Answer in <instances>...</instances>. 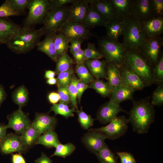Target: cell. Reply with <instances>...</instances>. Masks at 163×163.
<instances>
[{
    "instance_id": "cell-34",
    "label": "cell",
    "mask_w": 163,
    "mask_h": 163,
    "mask_svg": "<svg viewBox=\"0 0 163 163\" xmlns=\"http://www.w3.org/2000/svg\"><path fill=\"white\" fill-rule=\"evenodd\" d=\"M56 34L54 43L58 59L66 53L69 47V43L67 39L59 32Z\"/></svg>"
},
{
    "instance_id": "cell-17",
    "label": "cell",
    "mask_w": 163,
    "mask_h": 163,
    "mask_svg": "<svg viewBox=\"0 0 163 163\" xmlns=\"http://www.w3.org/2000/svg\"><path fill=\"white\" fill-rule=\"evenodd\" d=\"M121 83L134 91L142 90L145 85L139 76L125 65L119 68Z\"/></svg>"
},
{
    "instance_id": "cell-9",
    "label": "cell",
    "mask_w": 163,
    "mask_h": 163,
    "mask_svg": "<svg viewBox=\"0 0 163 163\" xmlns=\"http://www.w3.org/2000/svg\"><path fill=\"white\" fill-rule=\"evenodd\" d=\"M162 45V40L159 36L146 37L138 50L151 66H155L159 59Z\"/></svg>"
},
{
    "instance_id": "cell-31",
    "label": "cell",
    "mask_w": 163,
    "mask_h": 163,
    "mask_svg": "<svg viewBox=\"0 0 163 163\" xmlns=\"http://www.w3.org/2000/svg\"><path fill=\"white\" fill-rule=\"evenodd\" d=\"M12 98L19 108L25 106L28 101L29 94L25 86L23 85L16 88L12 94Z\"/></svg>"
},
{
    "instance_id": "cell-7",
    "label": "cell",
    "mask_w": 163,
    "mask_h": 163,
    "mask_svg": "<svg viewBox=\"0 0 163 163\" xmlns=\"http://www.w3.org/2000/svg\"><path fill=\"white\" fill-rule=\"evenodd\" d=\"M68 8L64 6L51 10L43 21L42 28L45 34L56 33L63 24L67 21Z\"/></svg>"
},
{
    "instance_id": "cell-50",
    "label": "cell",
    "mask_w": 163,
    "mask_h": 163,
    "mask_svg": "<svg viewBox=\"0 0 163 163\" xmlns=\"http://www.w3.org/2000/svg\"><path fill=\"white\" fill-rule=\"evenodd\" d=\"M76 86L78 91L77 98L78 102L80 103L83 92L88 88L89 85L79 79Z\"/></svg>"
},
{
    "instance_id": "cell-32",
    "label": "cell",
    "mask_w": 163,
    "mask_h": 163,
    "mask_svg": "<svg viewBox=\"0 0 163 163\" xmlns=\"http://www.w3.org/2000/svg\"><path fill=\"white\" fill-rule=\"evenodd\" d=\"M96 155L100 163H117V157L106 144Z\"/></svg>"
},
{
    "instance_id": "cell-38",
    "label": "cell",
    "mask_w": 163,
    "mask_h": 163,
    "mask_svg": "<svg viewBox=\"0 0 163 163\" xmlns=\"http://www.w3.org/2000/svg\"><path fill=\"white\" fill-rule=\"evenodd\" d=\"M56 63L55 72L56 74L58 75L71 68L73 61L67 53H66L59 58Z\"/></svg>"
},
{
    "instance_id": "cell-43",
    "label": "cell",
    "mask_w": 163,
    "mask_h": 163,
    "mask_svg": "<svg viewBox=\"0 0 163 163\" xmlns=\"http://www.w3.org/2000/svg\"><path fill=\"white\" fill-rule=\"evenodd\" d=\"M73 73L74 71L72 68L67 71L59 73L56 78L58 87L69 85Z\"/></svg>"
},
{
    "instance_id": "cell-27",
    "label": "cell",
    "mask_w": 163,
    "mask_h": 163,
    "mask_svg": "<svg viewBox=\"0 0 163 163\" xmlns=\"http://www.w3.org/2000/svg\"><path fill=\"white\" fill-rule=\"evenodd\" d=\"M110 1L115 11L117 17L123 19L132 13L133 1L111 0Z\"/></svg>"
},
{
    "instance_id": "cell-28",
    "label": "cell",
    "mask_w": 163,
    "mask_h": 163,
    "mask_svg": "<svg viewBox=\"0 0 163 163\" xmlns=\"http://www.w3.org/2000/svg\"><path fill=\"white\" fill-rule=\"evenodd\" d=\"M20 136L23 143L28 149L36 145L40 135L31 124Z\"/></svg>"
},
{
    "instance_id": "cell-29",
    "label": "cell",
    "mask_w": 163,
    "mask_h": 163,
    "mask_svg": "<svg viewBox=\"0 0 163 163\" xmlns=\"http://www.w3.org/2000/svg\"><path fill=\"white\" fill-rule=\"evenodd\" d=\"M60 142L57 135L53 130L48 131L41 135L36 144L43 145L48 148L55 147Z\"/></svg>"
},
{
    "instance_id": "cell-4",
    "label": "cell",
    "mask_w": 163,
    "mask_h": 163,
    "mask_svg": "<svg viewBox=\"0 0 163 163\" xmlns=\"http://www.w3.org/2000/svg\"><path fill=\"white\" fill-rule=\"evenodd\" d=\"M123 43L126 50H138L146 38L140 20L131 13L123 19Z\"/></svg>"
},
{
    "instance_id": "cell-21",
    "label": "cell",
    "mask_w": 163,
    "mask_h": 163,
    "mask_svg": "<svg viewBox=\"0 0 163 163\" xmlns=\"http://www.w3.org/2000/svg\"><path fill=\"white\" fill-rule=\"evenodd\" d=\"M90 4H91L108 22L117 17L110 0H91Z\"/></svg>"
},
{
    "instance_id": "cell-36",
    "label": "cell",
    "mask_w": 163,
    "mask_h": 163,
    "mask_svg": "<svg viewBox=\"0 0 163 163\" xmlns=\"http://www.w3.org/2000/svg\"><path fill=\"white\" fill-rule=\"evenodd\" d=\"M55 148V150L51 157L56 156L65 158L70 155L76 149L75 146L71 142L64 144L60 143Z\"/></svg>"
},
{
    "instance_id": "cell-13",
    "label": "cell",
    "mask_w": 163,
    "mask_h": 163,
    "mask_svg": "<svg viewBox=\"0 0 163 163\" xmlns=\"http://www.w3.org/2000/svg\"><path fill=\"white\" fill-rule=\"evenodd\" d=\"M106 136L101 133L90 129L81 138V142L90 152L96 155L105 144Z\"/></svg>"
},
{
    "instance_id": "cell-44",
    "label": "cell",
    "mask_w": 163,
    "mask_h": 163,
    "mask_svg": "<svg viewBox=\"0 0 163 163\" xmlns=\"http://www.w3.org/2000/svg\"><path fill=\"white\" fill-rule=\"evenodd\" d=\"M21 14L15 11L11 6L9 0H6L0 6V18L18 16Z\"/></svg>"
},
{
    "instance_id": "cell-1",
    "label": "cell",
    "mask_w": 163,
    "mask_h": 163,
    "mask_svg": "<svg viewBox=\"0 0 163 163\" xmlns=\"http://www.w3.org/2000/svg\"><path fill=\"white\" fill-rule=\"evenodd\" d=\"M129 114V122L132 124L133 131L139 134L147 133L155 121V109L147 98L134 102Z\"/></svg>"
},
{
    "instance_id": "cell-49",
    "label": "cell",
    "mask_w": 163,
    "mask_h": 163,
    "mask_svg": "<svg viewBox=\"0 0 163 163\" xmlns=\"http://www.w3.org/2000/svg\"><path fill=\"white\" fill-rule=\"evenodd\" d=\"M120 160L121 163H136L133 156L130 153L120 152L117 153Z\"/></svg>"
},
{
    "instance_id": "cell-35",
    "label": "cell",
    "mask_w": 163,
    "mask_h": 163,
    "mask_svg": "<svg viewBox=\"0 0 163 163\" xmlns=\"http://www.w3.org/2000/svg\"><path fill=\"white\" fill-rule=\"evenodd\" d=\"M76 109L73 107L70 108L67 104L60 102L58 104H53L51 107L50 111L53 112L55 115L59 114L66 118L73 117Z\"/></svg>"
},
{
    "instance_id": "cell-58",
    "label": "cell",
    "mask_w": 163,
    "mask_h": 163,
    "mask_svg": "<svg viewBox=\"0 0 163 163\" xmlns=\"http://www.w3.org/2000/svg\"><path fill=\"white\" fill-rule=\"evenodd\" d=\"M7 128L3 123H0V140L6 135Z\"/></svg>"
},
{
    "instance_id": "cell-41",
    "label": "cell",
    "mask_w": 163,
    "mask_h": 163,
    "mask_svg": "<svg viewBox=\"0 0 163 163\" xmlns=\"http://www.w3.org/2000/svg\"><path fill=\"white\" fill-rule=\"evenodd\" d=\"M76 112L78 116V120L82 127L84 129H88L94 124V119L90 115L84 111L82 107Z\"/></svg>"
},
{
    "instance_id": "cell-23",
    "label": "cell",
    "mask_w": 163,
    "mask_h": 163,
    "mask_svg": "<svg viewBox=\"0 0 163 163\" xmlns=\"http://www.w3.org/2000/svg\"><path fill=\"white\" fill-rule=\"evenodd\" d=\"M56 33L46 35L44 39L39 42L37 46L38 50L44 53L56 62L58 59L54 41Z\"/></svg>"
},
{
    "instance_id": "cell-47",
    "label": "cell",
    "mask_w": 163,
    "mask_h": 163,
    "mask_svg": "<svg viewBox=\"0 0 163 163\" xmlns=\"http://www.w3.org/2000/svg\"><path fill=\"white\" fill-rule=\"evenodd\" d=\"M68 85L58 87L57 93L59 96L60 102L67 104H69L71 102L68 90Z\"/></svg>"
},
{
    "instance_id": "cell-5",
    "label": "cell",
    "mask_w": 163,
    "mask_h": 163,
    "mask_svg": "<svg viewBox=\"0 0 163 163\" xmlns=\"http://www.w3.org/2000/svg\"><path fill=\"white\" fill-rule=\"evenodd\" d=\"M99 45L104 57L109 64L118 68L124 65L126 50L118 40L108 38L100 40Z\"/></svg>"
},
{
    "instance_id": "cell-48",
    "label": "cell",
    "mask_w": 163,
    "mask_h": 163,
    "mask_svg": "<svg viewBox=\"0 0 163 163\" xmlns=\"http://www.w3.org/2000/svg\"><path fill=\"white\" fill-rule=\"evenodd\" d=\"M153 12L154 17H162L163 14V0H151Z\"/></svg>"
},
{
    "instance_id": "cell-15",
    "label": "cell",
    "mask_w": 163,
    "mask_h": 163,
    "mask_svg": "<svg viewBox=\"0 0 163 163\" xmlns=\"http://www.w3.org/2000/svg\"><path fill=\"white\" fill-rule=\"evenodd\" d=\"M57 120L53 116L44 113H36L31 125L39 134L50 130H54L57 124Z\"/></svg>"
},
{
    "instance_id": "cell-24",
    "label": "cell",
    "mask_w": 163,
    "mask_h": 163,
    "mask_svg": "<svg viewBox=\"0 0 163 163\" xmlns=\"http://www.w3.org/2000/svg\"><path fill=\"white\" fill-rule=\"evenodd\" d=\"M134 92L132 89L123 85H118L112 89L110 101L120 104L124 101L131 99Z\"/></svg>"
},
{
    "instance_id": "cell-46",
    "label": "cell",
    "mask_w": 163,
    "mask_h": 163,
    "mask_svg": "<svg viewBox=\"0 0 163 163\" xmlns=\"http://www.w3.org/2000/svg\"><path fill=\"white\" fill-rule=\"evenodd\" d=\"M9 1L13 8L21 14L27 7L30 0H9Z\"/></svg>"
},
{
    "instance_id": "cell-42",
    "label": "cell",
    "mask_w": 163,
    "mask_h": 163,
    "mask_svg": "<svg viewBox=\"0 0 163 163\" xmlns=\"http://www.w3.org/2000/svg\"><path fill=\"white\" fill-rule=\"evenodd\" d=\"M154 83L161 84L163 81V56L161 55L152 69Z\"/></svg>"
},
{
    "instance_id": "cell-55",
    "label": "cell",
    "mask_w": 163,
    "mask_h": 163,
    "mask_svg": "<svg viewBox=\"0 0 163 163\" xmlns=\"http://www.w3.org/2000/svg\"><path fill=\"white\" fill-rule=\"evenodd\" d=\"M48 98L50 102L53 104H57L59 101V97L58 93L55 92L50 93L48 95Z\"/></svg>"
},
{
    "instance_id": "cell-60",
    "label": "cell",
    "mask_w": 163,
    "mask_h": 163,
    "mask_svg": "<svg viewBox=\"0 0 163 163\" xmlns=\"http://www.w3.org/2000/svg\"><path fill=\"white\" fill-rule=\"evenodd\" d=\"M46 82L50 85H54L57 83V79L54 78L48 79Z\"/></svg>"
},
{
    "instance_id": "cell-40",
    "label": "cell",
    "mask_w": 163,
    "mask_h": 163,
    "mask_svg": "<svg viewBox=\"0 0 163 163\" xmlns=\"http://www.w3.org/2000/svg\"><path fill=\"white\" fill-rule=\"evenodd\" d=\"M79 80L74 75H72L71 82L68 86V90L71 100V102L73 107L76 110L78 109L77 98V84Z\"/></svg>"
},
{
    "instance_id": "cell-14",
    "label": "cell",
    "mask_w": 163,
    "mask_h": 163,
    "mask_svg": "<svg viewBox=\"0 0 163 163\" xmlns=\"http://www.w3.org/2000/svg\"><path fill=\"white\" fill-rule=\"evenodd\" d=\"M121 112H126L119 104L109 101L102 105L99 109L96 115L97 120L103 124L109 123L117 117Z\"/></svg>"
},
{
    "instance_id": "cell-53",
    "label": "cell",
    "mask_w": 163,
    "mask_h": 163,
    "mask_svg": "<svg viewBox=\"0 0 163 163\" xmlns=\"http://www.w3.org/2000/svg\"><path fill=\"white\" fill-rule=\"evenodd\" d=\"M77 64L84 62V50L80 49L76 52L72 54Z\"/></svg>"
},
{
    "instance_id": "cell-19",
    "label": "cell",
    "mask_w": 163,
    "mask_h": 163,
    "mask_svg": "<svg viewBox=\"0 0 163 163\" xmlns=\"http://www.w3.org/2000/svg\"><path fill=\"white\" fill-rule=\"evenodd\" d=\"M131 12L140 21L147 20L154 17L153 12L151 0H150L133 1Z\"/></svg>"
},
{
    "instance_id": "cell-26",
    "label": "cell",
    "mask_w": 163,
    "mask_h": 163,
    "mask_svg": "<svg viewBox=\"0 0 163 163\" xmlns=\"http://www.w3.org/2000/svg\"><path fill=\"white\" fill-rule=\"evenodd\" d=\"M124 26L123 19L118 17L108 22L105 27L107 38L118 40L119 37L123 34Z\"/></svg>"
},
{
    "instance_id": "cell-20",
    "label": "cell",
    "mask_w": 163,
    "mask_h": 163,
    "mask_svg": "<svg viewBox=\"0 0 163 163\" xmlns=\"http://www.w3.org/2000/svg\"><path fill=\"white\" fill-rule=\"evenodd\" d=\"M21 27L6 18H0V44H6Z\"/></svg>"
},
{
    "instance_id": "cell-2",
    "label": "cell",
    "mask_w": 163,
    "mask_h": 163,
    "mask_svg": "<svg viewBox=\"0 0 163 163\" xmlns=\"http://www.w3.org/2000/svg\"><path fill=\"white\" fill-rule=\"evenodd\" d=\"M44 34L42 28L35 30L23 27L5 44L16 53H25L36 46L41 37Z\"/></svg>"
},
{
    "instance_id": "cell-30",
    "label": "cell",
    "mask_w": 163,
    "mask_h": 163,
    "mask_svg": "<svg viewBox=\"0 0 163 163\" xmlns=\"http://www.w3.org/2000/svg\"><path fill=\"white\" fill-rule=\"evenodd\" d=\"M106 72L108 83L112 91L115 87L122 84L120 72L118 67L112 64H109Z\"/></svg>"
},
{
    "instance_id": "cell-57",
    "label": "cell",
    "mask_w": 163,
    "mask_h": 163,
    "mask_svg": "<svg viewBox=\"0 0 163 163\" xmlns=\"http://www.w3.org/2000/svg\"><path fill=\"white\" fill-rule=\"evenodd\" d=\"M7 96V94L4 87L0 84V107L2 103L6 99Z\"/></svg>"
},
{
    "instance_id": "cell-11",
    "label": "cell",
    "mask_w": 163,
    "mask_h": 163,
    "mask_svg": "<svg viewBox=\"0 0 163 163\" xmlns=\"http://www.w3.org/2000/svg\"><path fill=\"white\" fill-rule=\"evenodd\" d=\"M27 149L19 135L10 133L0 140V152L3 155L15 152L23 153Z\"/></svg>"
},
{
    "instance_id": "cell-56",
    "label": "cell",
    "mask_w": 163,
    "mask_h": 163,
    "mask_svg": "<svg viewBox=\"0 0 163 163\" xmlns=\"http://www.w3.org/2000/svg\"><path fill=\"white\" fill-rule=\"evenodd\" d=\"M36 163H52V160L45 154L42 152L40 157L35 161Z\"/></svg>"
},
{
    "instance_id": "cell-18",
    "label": "cell",
    "mask_w": 163,
    "mask_h": 163,
    "mask_svg": "<svg viewBox=\"0 0 163 163\" xmlns=\"http://www.w3.org/2000/svg\"><path fill=\"white\" fill-rule=\"evenodd\" d=\"M142 30L146 38L159 36L163 31V19L162 17H153L140 21Z\"/></svg>"
},
{
    "instance_id": "cell-22",
    "label": "cell",
    "mask_w": 163,
    "mask_h": 163,
    "mask_svg": "<svg viewBox=\"0 0 163 163\" xmlns=\"http://www.w3.org/2000/svg\"><path fill=\"white\" fill-rule=\"evenodd\" d=\"M108 22L95 8L90 4L82 24L87 28L96 26L105 27Z\"/></svg>"
},
{
    "instance_id": "cell-8",
    "label": "cell",
    "mask_w": 163,
    "mask_h": 163,
    "mask_svg": "<svg viewBox=\"0 0 163 163\" xmlns=\"http://www.w3.org/2000/svg\"><path fill=\"white\" fill-rule=\"evenodd\" d=\"M129 123L128 119L125 116H117L105 126L91 129L103 134L108 139L114 140L119 138L126 133Z\"/></svg>"
},
{
    "instance_id": "cell-12",
    "label": "cell",
    "mask_w": 163,
    "mask_h": 163,
    "mask_svg": "<svg viewBox=\"0 0 163 163\" xmlns=\"http://www.w3.org/2000/svg\"><path fill=\"white\" fill-rule=\"evenodd\" d=\"M8 120L6 125L7 129L11 128L13 129L16 134H21L31 124L27 115L23 112L21 108L14 111L7 116Z\"/></svg>"
},
{
    "instance_id": "cell-10",
    "label": "cell",
    "mask_w": 163,
    "mask_h": 163,
    "mask_svg": "<svg viewBox=\"0 0 163 163\" xmlns=\"http://www.w3.org/2000/svg\"><path fill=\"white\" fill-rule=\"evenodd\" d=\"M58 32L62 34L69 42L77 40L83 41L86 40L90 35L89 30L82 24L67 21L63 24Z\"/></svg>"
},
{
    "instance_id": "cell-51",
    "label": "cell",
    "mask_w": 163,
    "mask_h": 163,
    "mask_svg": "<svg viewBox=\"0 0 163 163\" xmlns=\"http://www.w3.org/2000/svg\"><path fill=\"white\" fill-rule=\"evenodd\" d=\"M76 0H50L53 9L64 6L68 3H73Z\"/></svg>"
},
{
    "instance_id": "cell-33",
    "label": "cell",
    "mask_w": 163,
    "mask_h": 163,
    "mask_svg": "<svg viewBox=\"0 0 163 163\" xmlns=\"http://www.w3.org/2000/svg\"><path fill=\"white\" fill-rule=\"evenodd\" d=\"M88 88L94 89L104 97L110 95L112 92V90L108 82L100 79L94 80L90 83Z\"/></svg>"
},
{
    "instance_id": "cell-25",
    "label": "cell",
    "mask_w": 163,
    "mask_h": 163,
    "mask_svg": "<svg viewBox=\"0 0 163 163\" xmlns=\"http://www.w3.org/2000/svg\"><path fill=\"white\" fill-rule=\"evenodd\" d=\"M84 62L92 76L97 79H107L105 69L106 63L104 61L98 59H90L85 61Z\"/></svg>"
},
{
    "instance_id": "cell-45",
    "label": "cell",
    "mask_w": 163,
    "mask_h": 163,
    "mask_svg": "<svg viewBox=\"0 0 163 163\" xmlns=\"http://www.w3.org/2000/svg\"><path fill=\"white\" fill-rule=\"evenodd\" d=\"M151 104L153 106H160L163 104V85H159L153 93Z\"/></svg>"
},
{
    "instance_id": "cell-54",
    "label": "cell",
    "mask_w": 163,
    "mask_h": 163,
    "mask_svg": "<svg viewBox=\"0 0 163 163\" xmlns=\"http://www.w3.org/2000/svg\"><path fill=\"white\" fill-rule=\"evenodd\" d=\"M11 161L12 163H26L25 159L20 153L12 154Z\"/></svg>"
},
{
    "instance_id": "cell-39",
    "label": "cell",
    "mask_w": 163,
    "mask_h": 163,
    "mask_svg": "<svg viewBox=\"0 0 163 163\" xmlns=\"http://www.w3.org/2000/svg\"><path fill=\"white\" fill-rule=\"evenodd\" d=\"M104 57L103 54L96 48L95 44L88 43L87 48L84 49V62L90 59H99Z\"/></svg>"
},
{
    "instance_id": "cell-37",
    "label": "cell",
    "mask_w": 163,
    "mask_h": 163,
    "mask_svg": "<svg viewBox=\"0 0 163 163\" xmlns=\"http://www.w3.org/2000/svg\"><path fill=\"white\" fill-rule=\"evenodd\" d=\"M75 70L79 79L84 83L88 84L94 80L93 76L89 72L85 62L77 64Z\"/></svg>"
},
{
    "instance_id": "cell-16",
    "label": "cell",
    "mask_w": 163,
    "mask_h": 163,
    "mask_svg": "<svg viewBox=\"0 0 163 163\" xmlns=\"http://www.w3.org/2000/svg\"><path fill=\"white\" fill-rule=\"evenodd\" d=\"M91 0H76L68 8L67 21L82 24Z\"/></svg>"
},
{
    "instance_id": "cell-59",
    "label": "cell",
    "mask_w": 163,
    "mask_h": 163,
    "mask_svg": "<svg viewBox=\"0 0 163 163\" xmlns=\"http://www.w3.org/2000/svg\"><path fill=\"white\" fill-rule=\"evenodd\" d=\"M56 74L55 72L52 70H48L46 71L45 72V77L47 79L53 78L55 76Z\"/></svg>"
},
{
    "instance_id": "cell-3",
    "label": "cell",
    "mask_w": 163,
    "mask_h": 163,
    "mask_svg": "<svg viewBox=\"0 0 163 163\" xmlns=\"http://www.w3.org/2000/svg\"><path fill=\"white\" fill-rule=\"evenodd\" d=\"M124 64L139 76L145 86L154 83L153 68L138 50H126Z\"/></svg>"
},
{
    "instance_id": "cell-6",
    "label": "cell",
    "mask_w": 163,
    "mask_h": 163,
    "mask_svg": "<svg viewBox=\"0 0 163 163\" xmlns=\"http://www.w3.org/2000/svg\"><path fill=\"white\" fill-rule=\"evenodd\" d=\"M27 7L29 12L23 27L27 28L43 22L48 13L53 9L50 0H30Z\"/></svg>"
},
{
    "instance_id": "cell-52",
    "label": "cell",
    "mask_w": 163,
    "mask_h": 163,
    "mask_svg": "<svg viewBox=\"0 0 163 163\" xmlns=\"http://www.w3.org/2000/svg\"><path fill=\"white\" fill-rule=\"evenodd\" d=\"M83 41L80 40H77L72 41L70 43L69 46L70 51L72 54L77 52L81 49V45Z\"/></svg>"
}]
</instances>
